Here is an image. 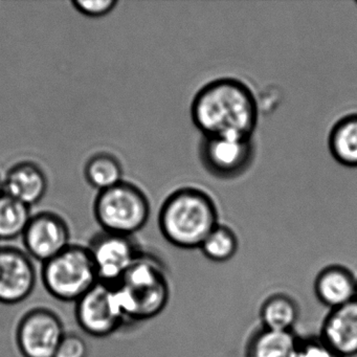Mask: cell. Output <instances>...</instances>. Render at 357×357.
<instances>
[{"label":"cell","instance_id":"603a6c76","mask_svg":"<svg viewBox=\"0 0 357 357\" xmlns=\"http://www.w3.org/2000/svg\"><path fill=\"white\" fill-rule=\"evenodd\" d=\"M87 354L89 348L81 336L66 333L58 347L55 357H87Z\"/></svg>","mask_w":357,"mask_h":357},{"label":"cell","instance_id":"3957f363","mask_svg":"<svg viewBox=\"0 0 357 357\" xmlns=\"http://www.w3.org/2000/svg\"><path fill=\"white\" fill-rule=\"evenodd\" d=\"M116 287L127 321H146L156 317L164 310L170 296L164 267L158 259L146 252H142Z\"/></svg>","mask_w":357,"mask_h":357},{"label":"cell","instance_id":"484cf974","mask_svg":"<svg viewBox=\"0 0 357 357\" xmlns=\"http://www.w3.org/2000/svg\"><path fill=\"white\" fill-rule=\"evenodd\" d=\"M356 298H357V296H356Z\"/></svg>","mask_w":357,"mask_h":357},{"label":"cell","instance_id":"4fadbf2b","mask_svg":"<svg viewBox=\"0 0 357 357\" xmlns=\"http://www.w3.org/2000/svg\"><path fill=\"white\" fill-rule=\"evenodd\" d=\"M47 188V174L39 165L33 162L14 165L3 178V193L30 208L45 198Z\"/></svg>","mask_w":357,"mask_h":357},{"label":"cell","instance_id":"7c38bea8","mask_svg":"<svg viewBox=\"0 0 357 357\" xmlns=\"http://www.w3.org/2000/svg\"><path fill=\"white\" fill-rule=\"evenodd\" d=\"M321 336L340 357L357 355V298L332 309L324 319Z\"/></svg>","mask_w":357,"mask_h":357},{"label":"cell","instance_id":"7a4b0ae2","mask_svg":"<svg viewBox=\"0 0 357 357\" xmlns=\"http://www.w3.org/2000/svg\"><path fill=\"white\" fill-rule=\"evenodd\" d=\"M214 199L206 192L183 187L171 193L162 204L158 227L165 239L183 250L199 248L219 225Z\"/></svg>","mask_w":357,"mask_h":357},{"label":"cell","instance_id":"ba28073f","mask_svg":"<svg viewBox=\"0 0 357 357\" xmlns=\"http://www.w3.org/2000/svg\"><path fill=\"white\" fill-rule=\"evenodd\" d=\"M99 281L116 285L141 256L142 250L131 236L101 231L89 246Z\"/></svg>","mask_w":357,"mask_h":357},{"label":"cell","instance_id":"9a60e30c","mask_svg":"<svg viewBox=\"0 0 357 357\" xmlns=\"http://www.w3.org/2000/svg\"><path fill=\"white\" fill-rule=\"evenodd\" d=\"M328 148L338 164L357 168V114H347L332 126Z\"/></svg>","mask_w":357,"mask_h":357},{"label":"cell","instance_id":"8fae6325","mask_svg":"<svg viewBox=\"0 0 357 357\" xmlns=\"http://www.w3.org/2000/svg\"><path fill=\"white\" fill-rule=\"evenodd\" d=\"M37 273L32 258L12 246H0V304L16 305L32 294Z\"/></svg>","mask_w":357,"mask_h":357},{"label":"cell","instance_id":"44dd1931","mask_svg":"<svg viewBox=\"0 0 357 357\" xmlns=\"http://www.w3.org/2000/svg\"><path fill=\"white\" fill-rule=\"evenodd\" d=\"M70 5L81 15L89 18H102L112 13L119 5V1L118 0H95V1L74 0Z\"/></svg>","mask_w":357,"mask_h":357},{"label":"cell","instance_id":"52a82bcc","mask_svg":"<svg viewBox=\"0 0 357 357\" xmlns=\"http://www.w3.org/2000/svg\"><path fill=\"white\" fill-rule=\"evenodd\" d=\"M198 154L208 174L229 181L238 178L250 169L256 148L252 137H202Z\"/></svg>","mask_w":357,"mask_h":357},{"label":"cell","instance_id":"d4e9b609","mask_svg":"<svg viewBox=\"0 0 357 357\" xmlns=\"http://www.w3.org/2000/svg\"><path fill=\"white\" fill-rule=\"evenodd\" d=\"M356 5H357V1H356Z\"/></svg>","mask_w":357,"mask_h":357},{"label":"cell","instance_id":"277c9868","mask_svg":"<svg viewBox=\"0 0 357 357\" xmlns=\"http://www.w3.org/2000/svg\"><path fill=\"white\" fill-rule=\"evenodd\" d=\"M150 211L143 190L125 181L99 192L93 202V215L103 231L131 237L147 225Z\"/></svg>","mask_w":357,"mask_h":357},{"label":"cell","instance_id":"9c48e42d","mask_svg":"<svg viewBox=\"0 0 357 357\" xmlns=\"http://www.w3.org/2000/svg\"><path fill=\"white\" fill-rule=\"evenodd\" d=\"M64 335L60 317L49 309L39 308L22 317L16 340L24 357H55Z\"/></svg>","mask_w":357,"mask_h":357},{"label":"cell","instance_id":"d6986e66","mask_svg":"<svg viewBox=\"0 0 357 357\" xmlns=\"http://www.w3.org/2000/svg\"><path fill=\"white\" fill-rule=\"evenodd\" d=\"M31 218L30 206L7 194L0 195V241L22 237Z\"/></svg>","mask_w":357,"mask_h":357},{"label":"cell","instance_id":"e0dca14e","mask_svg":"<svg viewBox=\"0 0 357 357\" xmlns=\"http://www.w3.org/2000/svg\"><path fill=\"white\" fill-rule=\"evenodd\" d=\"M300 317V308L294 298L286 294L269 296L261 306L262 328L273 331L288 332L294 330Z\"/></svg>","mask_w":357,"mask_h":357},{"label":"cell","instance_id":"5b68a950","mask_svg":"<svg viewBox=\"0 0 357 357\" xmlns=\"http://www.w3.org/2000/svg\"><path fill=\"white\" fill-rule=\"evenodd\" d=\"M43 285L62 302H78L99 283L89 248L70 244L61 254L43 263Z\"/></svg>","mask_w":357,"mask_h":357},{"label":"cell","instance_id":"ffe728a7","mask_svg":"<svg viewBox=\"0 0 357 357\" xmlns=\"http://www.w3.org/2000/svg\"><path fill=\"white\" fill-rule=\"evenodd\" d=\"M238 246L239 241L235 231L219 223L202 242L199 250L212 262L225 263L234 258Z\"/></svg>","mask_w":357,"mask_h":357},{"label":"cell","instance_id":"5bb4252c","mask_svg":"<svg viewBox=\"0 0 357 357\" xmlns=\"http://www.w3.org/2000/svg\"><path fill=\"white\" fill-rule=\"evenodd\" d=\"M314 294L328 308L335 309L356 300L357 278L347 267H325L315 278Z\"/></svg>","mask_w":357,"mask_h":357},{"label":"cell","instance_id":"cb8c5ba5","mask_svg":"<svg viewBox=\"0 0 357 357\" xmlns=\"http://www.w3.org/2000/svg\"><path fill=\"white\" fill-rule=\"evenodd\" d=\"M3 193V178L0 175V195Z\"/></svg>","mask_w":357,"mask_h":357},{"label":"cell","instance_id":"8992f818","mask_svg":"<svg viewBox=\"0 0 357 357\" xmlns=\"http://www.w3.org/2000/svg\"><path fill=\"white\" fill-rule=\"evenodd\" d=\"M81 329L93 337H107L127 321L116 285L99 282L76 303Z\"/></svg>","mask_w":357,"mask_h":357},{"label":"cell","instance_id":"30bf717a","mask_svg":"<svg viewBox=\"0 0 357 357\" xmlns=\"http://www.w3.org/2000/svg\"><path fill=\"white\" fill-rule=\"evenodd\" d=\"M22 239L26 254L43 264L70 245V227L56 213H37L31 218Z\"/></svg>","mask_w":357,"mask_h":357},{"label":"cell","instance_id":"7402d4cb","mask_svg":"<svg viewBox=\"0 0 357 357\" xmlns=\"http://www.w3.org/2000/svg\"><path fill=\"white\" fill-rule=\"evenodd\" d=\"M296 357H340L321 336L303 338L298 342Z\"/></svg>","mask_w":357,"mask_h":357},{"label":"cell","instance_id":"6da1fadb","mask_svg":"<svg viewBox=\"0 0 357 357\" xmlns=\"http://www.w3.org/2000/svg\"><path fill=\"white\" fill-rule=\"evenodd\" d=\"M191 118L202 137H252L258 125V103L245 83L219 78L194 96Z\"/></svg>","mask_w":357,"mask_h":357},{"label":"cell","instance_id":"2e32d148","mask_svg":"<svg viewBox=\"0 0 357 357\" xmlns=\"http://www.w3.org/2000/svg\"><path fill=\"white\" fill-rule=\"evenodd\" d=\"M298 342L294 331H273L262 328L252 340L248 357H296Z\"/></svg>","mask_w":357,"mask_h":357},{"label":"cell","instance_id":"ac0fdd59","mask_svg":"<svg viewBox=\"0 0 357 357\" xmlns=\"http://www.w3.org/2000/svg\"><path fill=\"white\" fill-rule=\"evenodd\" d=\"M123 166L120 160L108 152H99L91 156L84 167V177L93 189L101 192L122 183Z\"/></svg>","mask_w":357,"mask_h":357}]
</instances>
